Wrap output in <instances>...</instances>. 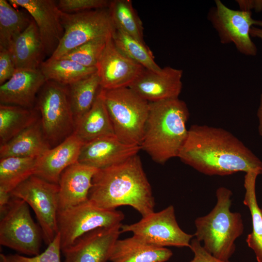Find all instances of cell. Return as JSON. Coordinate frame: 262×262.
Masks as SVG:
<instances>
[{
  "label": "cell",
  "instance_id": "7c38bea8",
  "mask_svg": "<svg viewBox=\"0 0 262 262\" xmlns=\"http://www.w3.org/2000/svg\"><path fill=\"white\" fill-rule=\"evenodd\" d=\"M121 231L131 232L133 236L148 244L164 247H190L194 236L180 227L173 205L142 217L134 223L122 224Z\"/></svg>",
  "mask_w": 262,
  "mask_h": 262
},
{
  "label": "cell",
  "instance_id": "8fae6325",
  "mask_svg": "<svg viewBox=\"0 0 262 262\" xmlns=\"http://www.w3.org/2000/svg\"><path fill=\"white\" fill-rule=\"evenodd\" d=\"M208 14V18L216 31L222 44L233 43L238 51L245 55L254 56L257 48L252 41L250 30L254 25L262 28V20L252 17V12L231 9L220 0Z\"/></svg>",
  "mask_w": 262,
  "mask_h": 262
},
{
  "label": "cell",
  "instance_id": "d590c367",
  "mask_svg": "<svg viewBox=\"0 0 262 262\" xmlns=\"http://www.w3.org/2000/svg\"><path fill=\"white\" fill-rule=\"evenodd\" d=\"M16 71L9 50L0 47V84L9 80Z\"/></svg>",
  "mask_w": 262,
  "mask_h": 262
},
{
  "label": "cell",
  "instance_id": "4316f807",
  "mask_svg": "<svg viewBox=\"0 0 262 262\" xmlns=\"http://www.w3.org/2000/svg\"><path fill=\"white\" fill-rule=\"evenodd\" d=\"M66 86L75 123L94 103L101 89L100 79L96 71Z\"/></svg>",
  "mask_w": 262,
  "mask_h": 262
},
{
  "label": "cell",
  "instance_id": "60d3db41",
  "mask_svg": "<svg viewBox=\"0 0 262 262\" xmlns=\"http://www.w3.org/2000/svg\"><path fill=\"white\" fill-rule=\"evenodd\" d=\"M251 37L258 38L262 40V28L252 26L250 30Z\"/></svg>",
  "mask_w": 262,
  "mask_h": 262
},
{
  "label": "cell",
  "instance_id": "6da1fadb",
  "mask_svg": "<svg viewBox=\"0 0 262 262\" xmlns=\"http://www.w3.org/2000/svg\"><path fill=\"white\" fill-rule=\"evenodd\" d=\"M178 158L208 176L250 171L262 174V161L233 134L220 128L192 125Z\"/></svg>",
  "mask_w": 262,
  "mask_h": 262
},
{
  "label": "cell",
  "instance_id": "8d00e7d4",
  "mask_svg": "<svg viewBox=\"0 0 262 262\" xmlns=\"http://www.w3.org/2000/svg\"><path fill=\"white\" fill-rule=\"evenodd\" d=\"M194 257L189 262H229L220 259L207 251L201 243L195 238L192 239L189 247Z\"/></svg>",
  "mask_w": 262,
  "mask_h": 262
},
{
  "label": "cell",
  "instance_id": "5bb4252c",
  "mask_svg": "<svg viewBox=\"0 0 262 262\" xmlns=\"http://www.w3.org/2000/svg\"><path fill=\"white\" fill-rule=\"evenodd\" d=\"M12 5L23 8L38 28L45 54L50 57L57 48L64 30L56 2L52 0H9Z\"/></svg>",
  "mask_w": 262,
  "mask_h": 262
},
{
  "label": "cell",
  "instance_id": "5b68a950",
  "mask_svg": "<svg viewBox=\"0 0 262 262\" xmlns=\"http://www.w3.org/2000/svg\"><path fill=\"white\" fill-rule=\"evenodd\" d=\"M102 90L115 135L126 144L140 146L149 102L129 87Z\"/></svg>",
  "mask_w": 262,
  "mask_h": 262
},
{
  "label": "cell",
  "instance_id": "e575fe53",
  "mask_svg": "<svg viewBox=\"0 0 262 262\" xmlns=\"http://www.w3.org/2000/svg\"><path fill=\"white\" fill-rule=\"evenodd\" d=\"M107 0H60L57 2L60 10L67 13L108 8L110 3Z\"/></svg>",
  "mask_w": 262,
  "mask_h": 262
},
{
  "label": "cell",
  "instance_id": "d6986e66",
  "mask_svg": "<svg viewBox=\"0 0 262 262\" xmlns=\"http://www.w3.org/2000/svg\"><path fill=\"white\" fill-rule=\"evenodd\" d=\"M47 81L40 69L16 70L13 76L0 86V104L32 108Z\"/></svg>",
  "mask_w": 262,
  "mask_h": 262
},
{
  "label": "cell",
  "instance_id": "4dcf8cb0",
  "mask_svg": "<svg viewBox=\"0 0 262 262\" xmlns=\"http://www.w3.org/2000/svg\"><path fill=\"white\" fill-rule=\"evenodd\" d=\"M32 20L25 13L15 9L8 1L0 0V47L8 49Z\"/></svg>",
  "mask_w": 262,
  "mask_h": 262
},
{
  "label": "cell",
  "instance_id": "f1b7e54d",
  "mask_svg": "<svg viewBox=\"0 0 262 262\" xmlns=\"http://www.w3.org/2000/svg\"><path fill=\"white\" fill-rule=\"evenodd\" d=\"M37 158L8 157L0 160V188L11 193L34 174Z\"/></svg>",
  "mask_w": 262,
  "mask_h": 262
},
{
  "label": "cell",
  "instance_id": "d6a6232c",
  "mask_svg": "<svg viewBox=\"0 0 262 262\" xmlns=\"http://www.w3.org/2000/svg\"><path fill=\"white\" fill-rule=\"evenodd\" d=\"M111 37L98 38L90 41L60 58L72 60L86 67H96L107 40Z\"/></svg>",
  "mask_w": 262,
  "mask_h": 262
},
{
  "label": "cell",
  "instance_id": "3957f363",
  "mask_svg": "<svg viewBox=\"0 0 262 262\" xmlns=\"http://www.w3.org/2000/svg\"><path fill=\"white\" fill-rule=\"evenodd\" d=\"M189 116L186 104L179 98L149 102L141 150L160 164L178 157L188 136Z\"/></svg>",
  "mask_w": 262,
  "mask_h": 262
},
{
  "label": "cell",
  "instance_id": "484cf974",
  "mask_svg": "<svg viewBox=\"0 0 262 262\" xmlns=\"http://www.w3.org/2000/svg\"><path fill=\"white\" fill-rule=\"evenodd\" d=\"M32 108L0 104V143L3 145L35 124L39 120Z\"/></svg>",
  "mask_w": 262,
  "mask_h": 262
},
{
  "label": "cell",
  "instance_id": "ac0fdd59",
  "mask_svg": "<svg viewBox=\"0 0 262 262\" xmlns=\"http://www.w3.org/2000/svg\"><path fill=\"white\" fill-rule=\"evenodd\" d=\"M83 141L73 132L37 159L34 175L58 184L62 172L78 162Z\"/></svg>",
  "mask_w": 262,
  "mask_h": 262
},
{
  "label": "cell",
  "instance_id": "b9f144b4",
  "mask_svg": "<svg viewBox=\"0 0 262 262\" xmlns=\"http://www.w3.org/2000/svg\"><path fill=\"white\" fill-rule=\"evenodd\" d=\"M261 213H262V207L261 208Z\"/></svg>",
  "mask_w": 262,
  "mask_h": 262
},
{
  "label": "cell",
  "instance_id": "4fadbf2b",
  "mask_svg": "<svg viewBox=\"0 0 262 262\" xmlns=\"http://www.w3.org/2000/svg\"><path fill=\"white\" fill-rule=\"evenodd\" d=\"M96 68L101 88L104 90L129 87L145 69L123 54L112 36L107 40Z\"/></svg>",
  "mask_w": 262,
  "mask_h": 262
},
{
  "label": "cell",
  "instance_id": "d4e9b609",
  "mask_svg": "<svg viewBox=\"0 0 262 262\" xmlns=\"http://www.w3.org/2000/svg\"><path fill=\"white\" fill-rule=\"evenodd\" d=\"M256 171L246 173L244 178L245 194L243 203L249 209L252 220V229L246 239V242L254 252L258 262H262V215L259 208L256 193L257 177Z\"/></svg>",
  "mask_w": 262,
  "mask_h": 262
},
{
  "label": "cell",
  "instance_id": "44dd1931",
  "mask_svg": "<svg viewBox=\"0 0 262 262\" xmlns=\"http://www.w3.org/2000/svg\"><path fill=\"white\" fill-rule=\"evenodd\" d=\"M8 50L16 70L39 69L46 54L38 28L33 19Z\"/></svg>",
  "mask_w": 262,
  "mask_h": 262
},
{
  "label": "cell",
  "instance_id": "ba28073f",
  "mask_svg": "<svg viewBox=\"0 0 262 262\" xmlns=\"http://www.w3.org/2000/svg\"><path fill=\"white\" fill-rule=\"evenodd\" d=\"M37 107L44 133L51 146L58 145L74 132L75 120L66 85L47 81L38 93Z\"/></svg>",
  "mask_w": 262,
  "mask_h": 262
},
{
  "label": "cell",
  "instance_id": "1f68e13d",
  "mask_svg": "<svg viewBox=\"0 0 262 262\" xmlns=\"http://www.w3.org/2000/svg\"><path fill=\"white\" fill-rule=\"evenodd\" d=\"M112 39L116 48L123 54L145 68L154 71L162 69L155 62L152 51L145 42L116 29Z\"/></svg>",
  "mask_w": 262,
  "mask_h": 262
},
{
  "label": "cell",
  "instance_id": "83f0119b",
  "mask_svg": "<svg viewBox=\"0 0 262 262\" xmlns=\"http://www.w3.org/2000/svg\"><path fill=\"white\" fill-rule=\"evenodd\" d=\"M40 70L47 81L68 85L97 71L95 67H86L72 60L49 58L41 64Z\"/></svg>",
  "mask_w": 262,
  "mask_h": 262
},
{
  "label": "cell",
  "instance_id": "7a4b0ae2",
  "mask_svg": "<svg viewBox=\"0 0 262 262\" xmlns=\"http://www.w3.org/2000/svg\"><path fill=\"white\" fill-rule=\"evenodd\" d=\"M88 199L105 209L129 206L142 217L153 212L155 205L151 185L140 157L98 169L93 177Z\"/></svg>",
  "mask_w": 262,
  "mask_h": 262
},
{
  "label": "cell",
  "instance_id": "74e56055",
  "mask_svg": "<svg viewBox=\"0 0 262 262\" xmlns=\"http://www.w3.org/2000/svg\"><path fill=\"white\" fill-rule=\"evenodd\" d=\"M240 10L260 12L262 11V0H237Z\"/></svg>",
  "mask_w": 262,
  "mask_h": 262
},
{
  "label": "cell",
  "instance_id": "e0dca14e",
  "mask_svg": "<svg viewBox=\"0 0 262 262\" xmlns=\"http://www.w3.org/2000/svg\"><path fill=\"white\" fill-rule=\"evenodd\" d=\"M140 150V146L126 144L115 135L105 136L84 143L78 162L100 169L122 163Z\"/></svg>",
  "mask_w": 262,
  "mask_h": 262
},
{
  "label": "cell",
  "instance_id": "9a60e30c",
  "mask_svg": "<svg viewBox=\"0 0 262 262\" xmlns=\"http://www.w3.org/2000/svg\"><path fill=\"white\" fill-rule=\"evenodd\" d=\"M122 224L111 228H98L79 238L63 249L65 262H107L114 245L121 233Z\"/></svg>",
  "mask_w": 262,
  "mask_h": 262
},
{
  "label": "cell",
  "instance_id": "8992f818",
  "mask_svg": "<svg viewBox=\"0 0 262 262\" xmlns=\"http://www.w3.org/2000/svg\"><path fill=\"white\" fill-rule=\"evenodd\" d=\"M60 16L64 34L49 57L53 59L60 58L92 40L112 36L115 30L108 8L73 13L61 11Z\"/></svg>",
  "mask_w": 262,
  "mask_h": 262
},
{
  "label": "cell",
  "instance_id": "f546056e",
  "mask_svg": "<svg viewBox=\"0 0 262 262\" xmlns=\"http://www.w3.org/2000/svg\"><path fill=\"white\" fill-rule=\"evenodd\" d=\"M108 9L116 30L145 42L143 24L133 7L131 0H112Z\"/></svg>",
  "mask_w": 262,
  "mask_h": 262
},
{
  "label": "cell",
  "instance_id": "277c9868",
  "mask_svg": "<svg viewBox=\"0 0 262 262\" xmlns=\"http://www.w3.org/2000/svg\"><path fill=\"white\" fill-rule=\"evenodd\" d=\"M216 202L206 215L196 218L194 236L204 248L215 257L225 261L235 251V242L243 233L241 214L230 211L232 191L220 187L216 191Z\"/></svg>",
  "mask_w": 262,
  "mask_h": 262
},
{
  "label": "cell",
  "instance_id": "52a82bcc",
  "mask_svg": "<svg viewBox=\"0 0 262 262\" xmlns=\"http://www.w3.org/2000/svg\"><path fill=\"white\" fill-rule=\"evenodd\" d=\"M124 218V214L121 211L101 208L89 199L59 211L58 233L61 250L72 246L77 239L92 230L121 224Z\"/></svg>",
  "mask_w": 262,
  "mask_h": 262
},
{
  "label": "cell",
  "instance_id": "9c48e42d",
  "mask_svg": "<svg viewBox=\"0 0 262 262\" xmlns=\"http://www.w3.org/2000/svg\"><path fill=\"white\" fill-rule=\"evenodd\" d=\"M0 221V244L21 253L40 254L43 235L24 200L12 197Z\"/></svg>",
  "mask_w": 262,
  "mask_h": 262
},
{
  "label": "cell",
  "instance_id": "f35d334b",
  "mask_svg": "<svg viewBox=\"0 0 262 262\" xmlns=\"http://www.w3.org/2000/svg\"><path fill=\"white\" fill-rule=\"evenodd\" d=\"M12 196L10 193L0 188V213L1 215L7 209Z\"/></svg>",
  "mask_w": 262,
  "mask_h": 262
},
{
  "label": "cell",
  "instance_id": "cb8c5ba5",
  "mask_svg": "<svg viewBox=\"0 0 262 262\" xmlns=\"http://www.w3.org/2000/svg\"><path fill=\"white\" fill-rule=\"evenodd\" d=\"M74 132L83 143L115 135L101 88L92 107L75 123Z\"/></svg>",
  "mask_w": 262,
  "mask_h": 262
},
{
  "label": "cell",
  "instance_id": "ffe728a7",
  "mask_svg": "<svg viewBox=\"0 0 262 262\" xmlns=\"http://www.w3.org/2000/svg\"><path fill=\"white\" fill-rule=\"evenodd\" d=\"M98 170L95 167L77 162L62 172L58 182L59 211L88 200L92 180Z\"/></svg>",
  "mask_w": 262,
  "mask_h": 262
},
{
  "label": "cell",
  "instance_id": "603a6c76",
  "mask_svg": "<svg viewBox=\"0 0 262 262\" xmlns=\"http://www.w3.org/2000/svg\"><path fill=\"white\" fill-rule=\"evenodd\" d=\"M51 148L39 120L7 143L0 145V158H38Z\"/></svg>",
  "mask_w": 262,
  "mask_h": 262
},
{
  "label": "cell",
  "instance_id": "7402d4cb",
  "mask_svg": "<svg viewBox=\"0 0 262 262\" xmlns=\"http://www.w3.org/2000/svg\"><path fill=\"white\" fill-rule=\"evenodd\" d=\"M172 255L170 249L148 244L132 235L116 240L109 261L111 262H165Z\"/></svg>",
  "mask_w": 262,
  "mask_h": 262
},
{
  "label": "cell",
  "instance_id": "836d02e7",
  "mask_svg": "<svg viewBox=\"0 0 262 262\" xmlns=\"http://www.w3.org/2000/svg\"><path fill=\"white\" fill-rule=\"evenodd\" d=\"M61 250L60 235L58 233L53 241L48 245L46 250L38 255L32 257L19 254H0V262H61Z\"/></svg>",
  "mask_w": 262,
  "mask_h": 262
},
{
  "label": "cell",
  "instance_id": "ab89813d",
  "mask_svg": "<svg viewBox=\"0 0 262 262\" xmlns=\"http://www.w3.org/2000/svg\"><path fill=\"white\" fill-rule=\"evenodd\" d=\"M257 115L259 120L258 132L259 135L262 137V94L260 96V104Z\"/></svg>",
  "mask_w": 262,
  "mask_h": 262
},
{
  "label": "cell",
  "instance_id": "30bf717a",
  "mask_svg": "<svg viewBox=\"0 0 262 262\" xmlns=\"http://www.w3.org/2000/svg\"><path fill=\"white\" fill-rule=\"evenodd\" d=\"M59 185L33 175L10 193L26 202L34 211L45 243L48 245L58 233Z\"/></svg>",
  "mask_w": 262,
  "mask_h": 262
},
{
  "label": "cell",
  "instance_id": "2e32d148",
  "mask_svg": "<svg viewBox=\"0 0 262 262\" xmlns=\"http://www.w3.org/2000/svg\"><path fill=\"white\" fill-rule=\"evenodd\" d=\"M182 75V70L171 66L159 71L145 68L129 87L149 102L178 98Z\"/></svg>",
  "mask_w": 262,
  "mask_h": 262
}]
</instances>
